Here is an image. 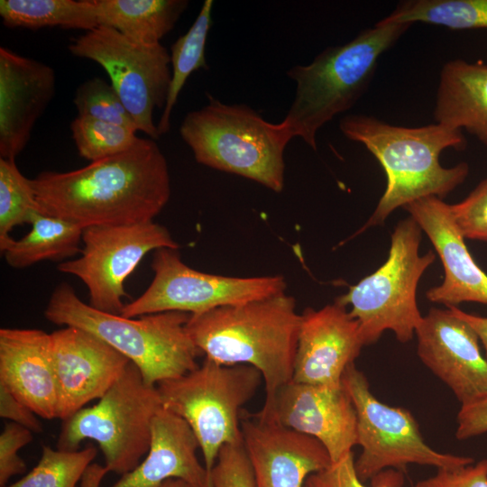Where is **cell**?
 I'll return each instance as SVG.
<instances>
[{"label": "cell", "mask_w": 487, "mask_h": 487, "mask_svg": "<svg viewBox=\"0 0 487 487\" xmlns=\"http://www.w3.org/2000/svg\"><path fill=\"white\" fill-rule=\"evenodd\" d=\"M154 273L147 289L124 305L121 316L181 311L200 314L211 309L243 304L286 292L280 275L231 277L197 271L182 262L179 249L160 248L152 262Z\"/></svg>", "instance_id": "7c38bea8"}, {"label": "cell", "mask_w": 487, "mask_h": 487, "mask_svg": "<svg viewBox=\"0 0 487 487\" xmlns=\"http://www.w3.org/2000/svg\"><path fill=\"white\" fill-rule=\"evenodd\" d=\"M198 441L179 416L161 408L152 421V440L145 458L112 487H161L170 479H179L190 487H213L211 478L197 456ZM106 467V466H105ZM92 463L80 480V487H100L108 473Z\"/></svg>", "instance_id": "ac0fdd59"}, {"label": "cell", "mask_w": 487, "mask_h": 487, "mask_svg": "<svg viewBox=\"0 0 487 487\" xmlns=\"http://www.w3.org/2000/svg\"><path fill=\"white\" fill-rule=\"evenodd\" d=\"M161 487H190L186 482L179 479H170L163 482Z\"/></svg>", "instance_id": "60d3db41"}, {"label": "cell", "mask_w": 487, "mask_h": 487, "mask_svg": "<svg viewBox=\"0 0 487 487\" xmlns=\"http://www.w3.org/2000/svg\"><path fill=\"white\" fill-rule=\"evenodd\" d=\"M404 208L427 234L443 263L444 280L427 291V299L448 308L463 302L487 305V274L466 247L450 205L439 198L427 197Z\"/></svg>", "instance_id": "ffe728a7"}, {"label": "cell", "mask_w": 487, "mask_h": 487, "mask_svg": "<svg viewBox=\"0 0 487 487\" xmlns=\"http://www.w3.org/2000/svg\"><path fill=\"white\" fill-rule=\"evenodd\" d=\"M161 407L156 386L147 384L130 361L96 404L63 420L57 449L76 451L82 441L94 440L103 453L107 471L123 475L147 455L152 421Z\"/></svg>", "instance_id": "9c48e42d"}, {"label": "cell", "mask_w": 487, "mask_h": 487, "mask_svg": "<svg viewBox=\"0 0 487 487\" xmlns=\"http://www.w3.org/2000/svg\"><path fill=\"white\" fill-rule=\"evenodd\" d=\"M82 242L80 256L62 262L58 270L85 283L91 307L115 315L125 305L124 282L143 257L160 248L179 247L169 230L154 221L87 226Z\"/></svg>", "instance_id": "4fadbf2b"}, {"label": "cell", "mask_w": 487, "mask_h": 487, "mask_svg": "<svg viewBox=\"0 0 487 487\" xmlns=\"http://www.w3.org/2000/svg\"><path fill=\"white\" fill-rule=\"evenodd\" d=\"M342 383L357 413V445L363 451L354 465L362 482L376 477L385 468L405 470L409 464L437 470L473 464L471 457L440 453L426 444L412 414L380 401L354 363L345 369Z\"/></svg>", "instance_id": "30bf717a"}, {"label": "cell", "mask_w": 487, "mask_h": 487, "mask_svg": "<svg viewBox=\"0 0 487 487\" xmlns=\"http://www.w3.org/2000/svg\"><path fill=\"white\" fill-rule=\"evenodd\" d=\"M364 343L358 322L337 301L301 313L292 380L337 388Z\"/></svg>", "instance_id": "d6986e66"}, {"label": "cell", "mask_w": 487, "mask_h": 487, "mask_svg": "<svg viewBox=\"0 0 487 487\" xmlns=\"http://www.w3.org/2000/svg\"><path fill=\"white\" fill-rule=\"evenodd\" d=\"M41 211L81 226L153 221L170 198L167 161L155 140L83 168L31 179Z\"/></svg>", "instance_id": "6da1fadb"}, {"label": "cell", "mask_w": 487, "mask_h": 487, "mask_svg": "<svg viewBox=\"0 0 487 487\" xmlns=\"http://www.w3.org/2000/svg\"><path fill=\"white\" fill-rule=\"evenodd\" d=\"M434 115L436 123L464 129L487 146V65L464 60L446 62Z\"/></svg>", "instance_id": "603a6c76"}, {"label": "cell", "mask_w": 487, "mask_h": 487, "mask_svg": "<svg viewBox=\"0 0 487 487\" xmlns=\"http://www.w3.org/2000/svg\"><path fill=\"white\" fill-rule=\"evenodd\" d=\"M0 16L11 28L60 26L87 32L100 26L94 0H1Z\"/></svg>", "instance_id": "484cf974"}, {"label": "cell", "mask_w": 487, "mask_h": 487, "mask_svg": "<svg viewBox=\"0 0 487 487\" xmlns=\"http://www.w3.org/2000/svg\"><path fill=\"white\" fill-rule=\"evenodd\" d=\"M96 455V448L62 451L43 446L38 464L24 476L5 487H76Z\"/></svg>", "instance_id": "f546056e"}, {"label": "cell", "mask_w": 487, "mask_h": 487, "mask_svg": "<svg viewBox=\"0 0 487 487\" xmlns=\"http://www.w3.org/2000/svg\"><path fill=\"white\" fill-rule=\"evenodd\" d=\"M58 387L57 418L66 420L100 399L116 381L128 358L95 335L75 326L50 334Z\"/></svg>", "instance_id": "9a60e30c"}, {"label": "cell", "mask_w": 487, "mask_h": 487, "mask_svg": "<svg viewBox=\"0 0 487 487\" xmlns=\"http://www.w3.org/2000/svg\"><path fill=\"white\" fill-rule=\"evenodd\" d=\"M241 430L255 487H303L311 473L332 464L317 439L258 413L242 411Z\"/></svg>", "instance_id": "e0dca14e"}, {"label": "cell", "mask_w": 487, "mask_h": 487, "mask_svg": "<svg viewBox=\"0 0 487 487\" xmlns=\"http://www.w3.org/2000/svg\"><path fill=\"white\" fill-rule=\"evenodd\" d=\"M421 235L411 216L400 220L386 262L335 300L351 307L349 314L359 324L364 345L375 343L386 330L401 343L413 338L423 318L417 304L418 284L436 258L432 251L419 254Z\"/></svg>", "instance_id": "ba28073f"}, {"label": "cell", "mask_w": 487, "mask_h": 487, "mask_svg": "<svg viewBox=\"0 0 487 487\" xmlns=\"http://www.w3.org/2000/svg\"><path fill=\"white\" fill-rule=\"evenodd\" d=\"M31 230L21 239L14 238L1 250L9 266L23 269L39 262L61 261L80 253L83 228L66 219L35 212Z\"/></svg>", "instance_id": "d4e9b609"}, {"label": "cell", "mask_w": 487, "mask_h": 487, "mask_svg": "<svg viewBox=\"0 0 487 487\" xmlns=\"http://www.w3.org/2000/svg\"><path fill=\"white\" fill-rule=\"evenodd\" d=\"M73 101L79 116L91 117L138 131L112 84L101 78L94 77L81 83L76 89Z\"/></svg>", "instance_id": "1f68e13d"}, {"label": "cell", "mask_w": 487, "mask_h": 487, "mask_svg": "<svg viewBox=\"0 0 487 487\" xmlns=\"http://www.w3.org/2000/svg\"><path fill=\"white\" fill-rule=\"evenodd\" d=\"M339 127L346 138L365 146L387 178L383 195L359 233L382 224L396 208L413 201L427 197L442 199L469 174L466 162L450 168L439 162L444 150L465 147L466 140L460 130L439 123L399 126L364 115H348L340 121Z\"/></svg>", "instance_id": "7a4b0ae2"}, {"label": "cell", "mask_w": 487, "mask_h": 487, "mask_svg": "<svg viewBox=\"0 0 487 487\" xmlns=\"http://www.w3.org/2000/svg\"><path fill=\"white\" fill-rule=\"evenodd\" d=\"M372 487H400L401 482L392 472L376 476ZM303 487H367L356 473L353 452L326 469L311 473Z\"/></svg>", "instance_id": "e575fe53"}, {"label": "cell", "mask_w": 487, "mask_h": 487, "mask_svg": "<svg viewBox=\"0 0 487 487\" xmlns=\"http://www.w3.org/2000/svg\"><path fill=\"white\" fill-rule=\"evenodd\" d=\"M55 88L51 67L0 48V158L15 160L25 148Z\"/></svg>", "instance_id": "44dd1931"}, {"label": "cell", "mask_w": 487, "mask_h": 487, "mask_svg": "<svg viewBox=\"0 0 487 487\" xmlns=\"http://www.w3.org/2000/svg\"><path fill=\"white\" fill-rule=\"evenodd\" d=\"M70 129L79 155L90 161L121 153L139 138L134 129L87 116L78 115Z\"/></svg>", "instance_id": "4dcf8cb0"}, {"label": "cell", "mask_w": 487, "mask_h": 487, "mask_svg": "<svg viewBox=\"0 0 487 487\" xmlns=\"http://www.w3.org/2000/svg\"><path fill=\"white\" fill-rule=\"evenodd\" d=\"M415 335L418 357L461 405L487 395V359L481 352L479 337L450 308H431Z\"/></svg>", "instance_id": "2e32d148"}, {"label": "cell", "mask_w": 487, "mask_h": 487, "mask_svg": "<svg viewBox=\"0 0 487 487\" xmlns=\"http://www.w3.org/2000/svg\"><path fill=\"white\" fill-rule=\"evenodd\" d=\"M389 21L417 22L454 30L487 28V0H409L397 5Z\"/></svg>", "instance_id": "83f0119b"}, {"label": "cell", "mask_w": 487, "mask_h": 487, "mask_svg": "<svg viewBox=\"0 0 487 487\" xmlns=\"http://www.w3.org/2000/svg\"><path fill=\"white\" fill-rule=\"evenodd\" d=\"M30 429L7 422L0 435V486L5 487L14 475L23 474L26 471L25 462L19 456L21 448L33 439Z\"/></svg>", "instance_id": "d590c367"}, {"label": "cell", "mask_w": 487, "mask_h": 487, "mask_svg": "<svg viewBox=\"0 0 487 487\" xmlns=\"http://www.w3.org/2000/svg\"><path fill=\"white\" fill-rule=\"evenodd\" d=\"M212 7L213 1L206 0L188 31L170 47L171 80L167 101L157 124L160 136L170 130L172 109L188 77L195 70L208 69L205 51L212 24Z\"/></svg>", "instance_id": "4316f807"}, {"label": "cell", "mask_w": 487, "mask_h": 487, "mask_svg": "<svg viewBox=\"0 0 487 487\" xmlns=\"http://www.w3.org/2000/svg\"><path fill=\"white\" fill-rule=\"evenodd\" d=\"M410 26L385 17L350 41L326 48L309 64L289 69L287 75L296 82V94L281 123L290 136L316 150L318 130L355 105L379 59Z\"/></svg>", "instance_id": "277c9868"}, {"label": "cell", "mask_w": 487, "mask_h": 487, "mask_svg": "<svg viewBox=\"0 0 487 487\" xmlns=\"http://www.w3.org/2000/svg\"><path fill=\"white\" fill-rule=\"evenodd\" d=\"M262 379L251 365H225L205 358L195 370L156 384L162 408L183 418L194 432L210 476L220 449L243 441L242 407Z\"/></svg>", "instance_id": "52a82bcc"}, {"label": "cell", "mask_w": 487, "mask_h": 487, "mask_svg": "<svg viewBox=\"0 0 487 487\" xmlns=\"http://www.w3.org/2000/svg\"><path fill=\"white\" fill-rule=\"evenodd\" d=\"M30 179L19 170L14 159L0 158V249L13 238L10 232L41 211Z\"/></svg>", "instance_id": "f1b7e54d"}, {"label": "cell", "mask_w": 487, "mask_h": 487, "mask_svg": "<svg viewBox=\"0 0 487 487\" xmlns=\"http://www.w3.org/2000/svg\"><path fill=\"white\" fill-rule=\"evenodd\" d=\"M453 312L460 318L464 320L477 334L479 340L482 342L485 357L487 359V317H480L473 314H469L459 309L457 307H449Z\"/></svg>", "instance_id": "ab89813d"}, {"label": "cell", "mask_w": 487, "mask_h": 487, "mask_svg": "<svg viewBox=\"0 0 487 487\" xmlns=\"http://www.w3.org/2000/svg\"><path fill=\"white\" fill-rule=\"evenodd\" d=\"M36 414L0 383V417L19 424L34 433L42 431Z\"/></svg>", "instance_id": "f35d334b"}, {"label": "cell", "mask_w": 487, "mask_h": 487, "mask_svg": "<svg viewBox=\"0 0 487 487\" xmlns=\"http://www.w3.org/2000/svg\"><path fill=\"white\" fill-rule=\"evenodd\" d=\"M258 414L317 439L332 464L357 445V413L343 383L329 388L292 380L266 400Z\"/></svg>", "instance_id": "5bb4252c"}, {"label": "cell", "mask_w": 487, "mask_h": 487, "mask_svg": "<svg viewBox=\"0 0 487 487\" xmlns=\"http://www.w3.org/2000/svg\"><path fill=\"white\" fill-rule=\"evenodd\" d=\"M300 323L295 299L284 292L190 314L186 330L206 358L256 368L266 400L292 381Z\"/></svg>", "instance_id": "3957f363"}, {"label": "cell", "mask_w": 487, "mask_h": 487, "mask_svg": "<svg viewBox=\"0 0 487 487\" xmlns=\"http://www.w3.org/2000/svg\"><path fill=\"white\" fill-rule=\"evenodd\" d=\"M484 433H487V395L461 405L455 436L464 440Z\"/></svg>", "instance_id": "74e56055"}, {"label": "cell", "mask_w": 487, "mask_h": 487, "mask_svg": "<svg viewBox=\"0 0 487 487\" xmlns=\"http://www.w3.org/2000/svg\"><path fill=\"white\" fill-rule=\"evenodd\" d=\"M44 317L99 337L134 363L152 386L195 370L203 354L186 330L189 313L165 311L138 318L110 314L83 302L68 283L54 289Z\"/></svg>", "instance_id": "5b68a950"}, {"label": "cell", "mask_w": 487, "mask_h": 487, "mask_svg": "<svg viewBox=\"0 0 487 487\" xmlns=\"http://www.w3.org/2000/svg\"><path fill=\"white\" fill-rule=\"evenodd\" d=\"M210 477L213 487H255L243 441L225 445L220 449Z\"/></svg>", "instance_id": "d6a6232c"}, {"label": "cell", "mask_w": 487, "mask_h": 487, "mask_svg": "<svg viewBox=\"0 0 487 487\" xmlns=\"http://www.w3.org/2000/svg\"><path fill=\"white\" fill-rule=\"evenodd\" d=\"M0 383L44 419L57 418L58 387L51 335L41 329H0Z\"/></svg>", "instance_id": "7402d4cb"}, {"label": "cell", "mask_w": 487, "mask_h": 487, "mask_svg": "<svg viewBox=\"0 0 487 487\" xmlns=\"http://www.w3.org/2000/svg\"><path fill=\"white\" fill-rule=\"evenodd\" d=\"M415 487H487V459L456 469H438Z\"/></svg>", "instance_id": "8d00e7d4"}, {"label": "cell", "mask_w": 487, "mask_h": 487, "mask_svg": "<svg viewBox=\"0 0 487 487\" xmlns=\"http://www.w3.org/2000/svg\"><path fill=\"white\" fill-rule=\"evenodd\" d=\"M72 55L98 63L133 117L138 131L157 140L153 110L164 108L171 72L170 54L161 43H136L109 26H98L71 40Z\"/></svg>", "instance_id": "8fae6325"}, {"label": "cell", "mask_w": 487, "mask_h": 487, "mask_svg": "<svg viewBox=\"0 0 487 487\" xmlns=\"http://www.w3.org/2000/svg\"><path fill=\"white\" fill-rule=\"evenodd\" d=\"M179 133L198 163L282 191L284 151L292 137L281 122L270 123L247 105L210 96L207 105L186 115Z\"/></svg>", "instance_id": "8992f818"}, {"label": "cell", "mask_w": 487, "mask_h": 487, "mask_svg": "<svg viewBox=\"0 0 487 487\" xmlns=\"http://www.w3.org/2000/svg\"><path fill=\"white\" fill-rule=\"evenodd\" d=\"M100 26H109L129 40L154 45L169 33L186 10L187 0H94Z\"/></svg>", "instance_id": "cb8c5ba5"}, {"label": "cell", "mask_w": 487, "mask_h": 487, "mask_svg": "<svg viewBox=\"0 0 487 487\" xmlns=\"http://www.w3.org/2000/svg\"><path fill=\"white\" fill-rule=\"evenodd\" d=\"M450 209L465 239L487 243V177Z\"/></svg>", "instance_id": "836d02e7"}]
</instances>
